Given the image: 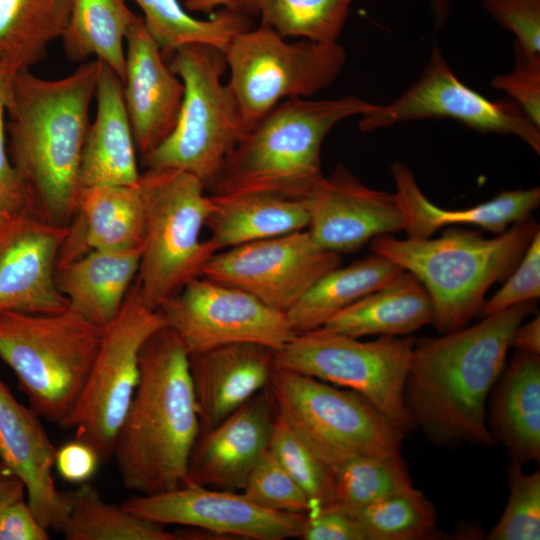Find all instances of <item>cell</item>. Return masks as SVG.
I'll return each mask as SVG.
<instances>
[{"label": "cell", "instance_id": "obj_1", "mask_svg": "<svg viewBox=\"0 0 540 540\" xmlns=\"http://www.w3.org/2000/svg\"><path fill=\"white\" fill-rule=\"evenodd\" d=\"M536 304L513 306L439 337L415 338L403 389L412 428L439 446H492L488 396L504 369L516 329Z\"/></svg>", "mask_w": 540, "mask_h": 540}, {"label": "cell", "instance_id": "obj_2", "mask_svg": "<svg viewBox=\"0 0 540 540\" xmlns=\"http://www.w3.org/2000/svg\"><path fill=\"white\" fill-rule=\"evenodd\" d=\"M100 63H82L60 79L19 71L6 104L7 152L33 212L68 227L76 210L79 170Z\"/></svg>", "mask_w": 540, "mask_h": 540}, {"label": "cell", "instance_id": "obj_3", "mask_svg": "<svg viewBox=\"0 0 540 540\" xmlns=\"http://www.w3.org/2000/svg\"><path fill=\"white\" fill-rule=\"evenodd\" d=\"M139 367L113 458L128 490L151 495L184 484L200 422L189 354L174 331L164 326L147 339Z\"/></svg>", "mask_w": 540, "mask_h": 540}, {"label": "cell", "instance_id": "obj_4", "mask_svg": "<svg viewBox=\"0 0 540 540\" xmlns=\"http://www.w3.org/2000/svg\"><path fill=\"white\" fill-rule=\"evenodd\" d=\"M378 105L356 95L286 99L243 134L206 191L304 199L324 176L321 148L328 133Z\"/></svg>", "mask_w": 540, "mask_h": 540}, {"label": "cell", "instance_id": "obj_5", "mask_svg": "<svg viewBox=\"0 0 540 540\" xmlns=\"http://www.w3.org/2000/svg\"><path fill=\"white\" fill-rule=\"evenodd\" d=\"M538 231L529 217L493 238L462 228L426 239L382 235L371 241V251L423 284L432 302V325L445 334L467 326L480 312L488 289L509 277Z\"/></svg>", "mask_w": 540, "mask_h": 540}, {"label": "cell", "instance_id": "obj_6", "mask_svg": "<svg viewBox=\"0 0 540 540\" xmlns=\"http://www.w3.org/2000/svg\"><path fill=\"white\" fill-rule=\"evenodd\" d=\"M103 329L67 308L56 313L0 312V359L41 418L59 427L84 389Z\"/></svg>", "mask_w": 540, "mask_h": 540}, {"label": "cell", "instance_id": "obj_7", "mask_svg": "<svg viewBox=\"0 0 540 540\" xmlns=\"http://www.w3.org/2000/svg\"><path fill=\"white\" fill-rule=\"evenodd\" d=\"M138 187L145 225L136 282L144 303L158 310L217 253L201 238L213 202L204 183L181 170L146 169Z\"/></svg>", "mask_w": 540, "mask_h": 540}, {"label": "cell", "instance_id": "obj_8", "mask_svg": "<svg viewBox=\"0 0 540 540\" xmlns=\"http://www.w3.org/2000/svg\"><path fill=\"white\" fill-rule=\"evenodd\" d=\"M170 68L184 84L176 125L156 148L142 156L146 169H176L199 178L206 189L246 132L222 76L223 51L203 43L178 47Z\"/></svg>", "mask_w": 540, "mask_h": 540}, {"label": "cell", "instance_id": "obj_9", "mask_svg": "<svg viewBox=\"0 0 540 540\" xmlns=\"http://www.w3.org/2000/svg\"><path fill=\"white\" fill-rule=\"evenodd\" d=\"M223 54L230 71L226 85L246 132L280 102L330 86L347 58L338 43L287 42L261 22L234 36Z\"/></svg>", "mask_w": 540, "mask_h": 540}, {"label": "cell", "instance_id": "obj_10", "mask_svg": "<svg viewBox=\"0 0 540 540\" xmlns=\"http://www.w3.org/2000/svg\"><path fill=\"white\" fill-rule=\"evenodd\" d=\"M268 389L277 412L333 471L357 456L401 449L406 434L355 391L278 367Z\"/></svg>", "mask_w": 540, "mask_h": 540}, {"label": "cell", "instance_id": "obj_11", "mask_svg": "<svg viewBox=\"0 0 540 540\" xmlns=\"http://www.w3.org/2000/svg\"><path fill=\"white\" fill-rule=\"evenodd\" d=\"M415 337L379 336L360 341L318 328L296 334L275 351V367L355 391L398 429H412L403 401Z\"/></svg>", "mask_w": 540, "mask_h": 540}, {"label": "cell", "instance_id": "obj_12", "mask_svg": "<svg viewBox=\"0 0 540 540\" xmlns=\"http://www.w3.org/2000/svg\"><path fill=\"white\" fill-rule=\"evenodd\" d=\"M166 326L159 310L148 307L135 280L116 318L103 329L101 344L81 396L60 426L91 446L101 464L113 459L114 443L135 394L140 352L147 339Z\"/></svg>", "mask_w": 540, "mask_h": 540}, {"label": "cell", "instance_id": "obj_13", "mask_svg": "<svg viewBox=\"0 0 540 540\" xmlns=\"http://www.w3.org/2000/svg\"><path fill=\"white\" fill-rule=\"evenodd\" d=\"M158 310L189 355L242 342L277 351L296 335L285 313L204 276L189 281Z\"/></svg>", "mask_w": 540, "mask_h": 540}, {"label": "cell", "instance_id": "obj_14", "mask_svg": "<svg viewBox=\"0 0 540 540\" xmlns=\"http://www.w3.org/2000/svg\"><path fill=\"white\" fill-rule=\"evenodd\" d=\"M456 120L483 133L513 135L540 153V128L512 99L492 101L469 88L454 74L439 47L434 46L422 74L388 105L361 117L363 132L421 119Z\"/></svg>", "mask_w": 540, "mask_h": 540}, {"label": "cell", "instance_id": "obj_15", "mask_svg": "<svg viewBox=\"0 0 540 540\" xmlns=\"http://www.w3.org/2000/svg\"><path fill=\"white\" fill-rule=\"evenodd\" d=\"M341 255L318 246L307 229L215 253L201 276L239 288L287 313Z\"/></svg>", "mask_w": 540, "mask_h": 540}, {"label": "cell", "instance_id": "obj_16", "mask_svg": "<svg viewBox=\"0 0 540 540\" xmlns=\"http://www.w3.org/2000/svg\"><path fill=\"white\" fill-rule=\"evenodd\" d=\"M122 506L165 526L180 525L252 540L297 538L305 517V514L266 509L241 492L190 483L156 494L132 496Z\"/></svg>", "mask_w": 540, "mask_h": 540}, {"label": "cell", "instance_id": "obj_17", "mask_svg": "<svg viewBox=\"0 0 540 540\" xmlns=\"http://www.w3.org/2000/svg\"><path fill=\"white\" fill-rule=\"evenodd\" d=\"M303 200L312 239L340 255L404 230L405 218L395 194L366 186L343 165L323 176Z\"/></svg>", "mask_w": 540, "mask_h": 540}, {"label": "cell", "instance_id": "obj_18", "mask_svg": "<svg viewBox=\"0 0 540 540\" xmlns=\"http://www.w3.org/2000/svg\"><path fill=\"white\" fill-rule=\"evenodd\" d=\"M67 227L30 211L8 215L0 223V312L56 313L68 301L56 282V269Z\"/></svg>", "mask_w": 540, "mask_h": 540}, {"label": "cell", "instance_id": "obj_19", "mask_svg": "<svg viewBox=\"0 0 540 540\" xmlns=\"http://www.w3.org/2000/svg\"><path fill=\"white\" fill-rule=\"evenodd\" d=\"M276 405L268 386L209 430L192 449L184 483L241 492L268 449Z\"/></svg>", "mask_w": 540, "mask_h": 540}, {"label": "cell", "instance_id": "obj_20", "mask_svg": "<svg viewBox=\"0 0 540 540\" xmlns=\"http://www.w3.org/2000/svg\"><path fill=\"white\" fill-rule=\"evenodd\" d=\"M123 95L137 151L141 157L173 131L184 97V84L166 63L142 16L125 38Z\"/></svg>", "mask_w": 540, "mask_h": 540}, {"label": "cell", "instance_id": "obj_21", "mask_svg": "<svg viewBox=\"0 0 540 540\" xmlns=\"http://www.w3.org/2000/svg\"><path fill=\"white\" fill-rule=\"evenodd\" d=\"M40 418L0 379V458L23 481L26 501L37 520L48 530L60 532L67 504L53 478L57 447Z\"/></svg>", "mask_w": 540, "mask_h": 540}, {"label": "cell", "instance_id": "obj_22", "mask_svg": "<svg viewBox=\"0 0 540 540\" xmlns=\"http://www.w3.org/2000/svg\"><path fill=\"white\" fill-rule=\"evenodd\" d=\"M275 350L242 342L189 355L200 433L211 429L266 388Z\"/></svg>", "mask_w": 540, "mask_h": 540}, {"label": "cell", "instance_id": "obj_23", "mask_svg": "<svg viewBox=\"0 0 540 540\" xmlns=\"http://www.w3.org/2000/svg\"><path fill=\"white\" fill-rule=\"evenodd\" d=\"M99 61V60H98ZM96 115L82 150L80 190L91 186H138L136 144L125 106L122 79L99 61Z\"/></svg>", "mask_w": 540, "mask_h": 540}, {"label": "cell", "instance_id": "obj_24", "mask_svg": "<svg viewBox=\"0 0 540 540\" xmlns=\"http://www.w3.org/2000/svg\"><path fill=\"white\" fill-rule=\"evenodd\" d=\"M395 197L405 218L407 238L426 239L445 226L468 224L496 235L529 217L540 205V188L503 190L489 201L460 209L434 204L423 193L405 164L391 165Z\"/></svg>", "mask_w": 540, "mask_h": 540}, {"label": "cell", "instance_id": "obj_25", "mask_svg": "<svg viewBox=\"0 0 540 540\" xmlns=\"http://www.w3.org/2000/svg\"><path fill=\"white\" fill-rule=\"evenodd\" d=\"M144 202L136 186H91L80 190L61 245L57 267L95 250L142 246Z\"/></svg>", "mask_w": 540, "mask_h": 540}, {"label": "cell", "instance_id": "obj_26", "mask_svg": "<svg viewBox=\"0 0 540 540\" xmlns=\"http://www.w3.org/2000/svg\"><path fill=\"white\" fill-rule=\"evenodd\" d=\"M487 401V426L495 441L522 464L540 459V355L517 350Z\"/></svg>", "mask_w": 540, "mask_h": 540}, {"label": "cell", "instance_id": "obj_27", "mask_svg": "<svg viewBox=\"0 0 540 540\" xmlns=\"http://www.w3.org/2000/svg\"><path fill=\"white\" fill-rule=\"evenodd\" d=\"M142 246L95 250L58 266V289L68 308L106 328L120 312L140 266Z\"/></svg>", "mask_w": 540, "mask_h": 540}, {"label": "cell", "instance_id": "obj_28", "mask_svg": "<svg viewBox=\"0 0 540 540\" xmlns=\"http://www.w3.org/2000/svg\"><path fill=\"white\" fill-rule=\"evenodd\" d=\"M433 322V307L423 284L403 270L383 287L367 294L329 319L323 330L360 338L408 336Z\"/></svg>", "mask_w": 540, "mask_h": 540}, {"label": "cell", "instance_id": "obj_29", "mask_svg": "<svg viewBox=\"0 0 540 540\" xmlns=\"http://www.w3.org/2000/svg\"><path fill=\"white\" fill-rule=\"evenodd\" d=\"M210 196L213 208L205 228L216 252L304 230L309 224L303 199L264 194Z\"/></svg>", "mask_w": 540, "mask_h": 540}, {"label": "cell", "instance_id": "obj_30", "mask_svg": "<svg viewBox=\"0 0 540 540\" xmlns=\"http://www.w3.org/2000/svg\"><path fill=\"white\" fill-rule=\"evenodd\" d=\"M73 0H0V77L11 92L15 75L45 59L62 38Z\"/></svg>", "mask_w": 540, "mask_h": 540}, {"label": "cell", "instance_id": "obj_31", "mask_svg": "<svg viewBox=\"0 0 540 540\" xmlns=\"http://www.w3.org/2000/svg\"><path fill=\"white\" fill-rule=\"evenodd\" d=\"M402 271L393 261L374 253L348 266L340 265L319 278L286 313L288 323L296 334L318 329Z\"/></svg>", "mask_w": 540, "mask_h": 540}, {"label": "cell", "instance_id": "obj_32", "mask_svg": "<svg viewBox=\"0 0 540 540\" xmlns=\"http://www.w3.org/2000/svg\"><path fill=\"white\" fill-rule=\"evenodd\" d=\"M125 0H73L62 36L67 58L86 62L90 57L125 75V38L137 19Z\"/></svg>", "mask_w": 540, "mask_h": 540}, {"label": "cell", "instance_id": "obj_33", "mask_svg": "<svg viewBox=\"0 0 540 540\" xmlns=\"http://www.w3.org/2000/svg\"><path fill=\"white\" fill-rule=\"evenodd\" d=\"M133 1L142 10L145 27L165 58L178 47L192 43L209 44L223 51L234 36L252 28V18L234 0L206 20L191 16L178 0Z\"/></svg>", "mask_w": 540, "mask_h": 540}, {"label": "cell", "instance_id": "obj_34", "mask_svg": "<svg viewBox=\"0 0 540 540\" xmlns=\"http://www.w3.org/2000/svg\"><path fill=\"white\" fill-rule=\"evenodd\" d=\"M66 519L61 533L66 540H176L165 525L126 510L122 504L106 502L89 483L63 492Z\"/></svg>", "mask_w": 540, "mask_h": 540}, {"label": "cell", "instance_id": "obj_35", "mask_svg": "<svg viewBox=\"0 0 540 540\" xmlns=\"http://www.w3.org/2000/svg\"><path fill=\"white\" fill-rule=\"evenodd\" d=\"M356 0H234L250 18L283 38L296 37L320 43H338L350 8Z\"/></svg>", "mask_w": 540, "mask_h": 540}, {"label": "cell", "instance_id": "obj_36", "mask_svg": "<svg viewBox=\"0 0 540 540\" xmlns=\"http://www.w3.org/2000/svg\"><path fill=\"white\" fill-rule=\"evenodd\" d=\"M413 487L400 451L351 458L334 470V503L354 511Z\"/></svg>", "mask_w": 540, "mask_h": 540}, {"label": "cell", "instance_id": "obj_37", "mask_svg": "<svg viewBox=\"0 0 540 540\" xmlns=\"http://www.w3.org/2000/svg\"><path fill=\"white\" fill-rule=\"evenodd\" d=\"M347 512L358 522L366 540H424L433 538L437 531L433 503L414 487Z\"/></svg>", "mask_w": 540, "mask_h": 540}, {"label": "cell", "instance_id": "obj_38", "mask_svg": "<svg viewBox=\"0 0 540 540\" xmlns=\"http://www.w3.org/2000/svg\"><path fill=\"white\" fill-rule=\"evenodd\" d=\"M269 450L310 500L307 514L334 503V471L277 412Z\"/></svg>", "mask_w": 540, "mask_h": 540}, {"label": "cell", "instance_id": "obj_39", "mask_svg": "<svg viewBox=\"0 0 540 540\" xmlns=\"http://www.w3.org/2000/svg\"><path fill=\"white\" fill-rule=\"evenodd\" d=\"M507 505L488 535L490 540H538L540 538V472L526 473L512 461Z\"/></svg>", "mask_w": 540, "mask_h": 540}, {"label": "cell", "instance_id": "obj_40", "mask_svg": "<svg viewBox=\"0 0 540 540\" xmlns=\"http://www.w3.org/2000/svg\"><path fill=\"white\" fill-rule=\"evenodd\" d=\"M241 493L266 509L307 514L310 500L269 448L250 472Z\"/></svg>", "mask_w": 540, "mask_h": 540}, {"label": "cell", "instance_id": "obj_41", "mask_svg": "<svg viewBox=\"0 0 540 540\" xmlns=\"http://www.w3.org/2000/svg\"><path fill=\"white\" fill-rule=\"evenodd\" d=\"M540 296V231L536 233L519 263L504 285L487 301L480 312L493 315L513 306L536 301Z\"/></svg>", "mask_w": 540, "mask_h": 540}, {"label": "cell", "instance_id": "obj_42", "mask_svg": "<svg viewBox=\"0 0 540 540\" xmlns=\"http://www.w3.org/2000/svg\"><path fill=\"white\" fill-rule=\"evenodd\" d=\"M513 48V69L495 75L491 86L506 92L529 120L540 128V54L527 52L515 42Z\"/></svg>", "mask_w": 540, "mask_h": 540}, {"label": "cell", "instance_id": "obj_43", "mask_svg": "<svg viewBox=\"0 0 540 540\" xmlns=\"http://www.w3.org/2000/svg\"><path fill=\"white\" fill-rule=\"evenodd\" d=\"M486 11L516 37L525 51L540 54V0H483Z\"/></svg>", "mask_w": 540, "mask_h": 540}, {"label": "cell", "instance_id": "obj_44", "mask_svg": "<svg viewBox=\"0 0 540 540\" xmlns=\"http://www.w3.org/2000/svg\"><path fill=\"white\" fill-rule=\"evenodd\" d=\"M297 538L302 540H366L355 518L347 511L330 505L305 514Z\"/></svg>", "mask_w": 540, "mask_h": 540}, {"label": "cell", "instance_id": "obj_45", "mask_svg": "<svg viewBox=\"0 0 540 540\" xmlns=\"http://www.w3.org/2000/svg\"><path fill=\"white\" fill-rule=\"evenodd\" d=\"M9 97L10 92L0 77V206L8 215L22 211L34 213L30 198L12 166L7 152L4 113Z\"/></svg>", "mask_w": 540, "mask_h": 540}, {"label": "cell", "instance_id": "obj_46", "mask_svg": "<svg viewBox=\"0 0 540 540\" xmlns=\"http://www.w3.org/2000/svg\"><path fill=\"white\" fill-rule=\"evenodd\" d=\"M100 459L87 443L75 439L57 448L54 468L70 483H86L97 471Z\"/></svg>", "mask_w": 540, "mask_h": 540}, {"label": "cell", "instance_id": "obj_47", "mask_svg": "<svg viewBox=\"0 0 540 540\" xmlns=\"http://www.w3.org/2000/svg\"><path fill=\"white\" fill-rule=\"evenodd\" d=\"M50 535L35 517L27 501L9 505L0 517V540H48Z\"/></svg>", "mask_w": 540, "mask_h": 540}, {"label": "cell", "instance_id": "obj_48", "mask_svg": "<svg viewBox=\"0 0 540 540\" xmlns=\"http://www.w3.org/2000/svg\"><path fill=\"white\" fill-rule=\"evenodd\" d=\"M25 493L23 481L0 458V517L9 505L24 499Z\"/></svg>", "mask_w": 540, "mask_h": 540}, {"label": "cell", "instance_id": "obj_49", "mask_svg": "<svg viewBox=\"0 0 540 540\" xmlns=\"http://www.w3.org/2000/svg\"><path fill=\"white\" fill-rule=\"evenodd\" d=\"M512 346L517 350L540 355V316L527 323L523 322L516 329Z\"/></svg>", "mask_w": 540, "mask_h": 540}, {"label": "cell", "instance_id": "obj_50", "mask_svg": "<svg viewBox=\"0 0 540 540\" xmlns=\"http://www.w3.org/2000/svg\"><path fill=\"white\" fill-rule=\"evenodd\" d=\"M232 0H185L184 7L188 12L212 14L215 10L227 6Z\"/></svg>", "mask_w": 540, "mask_h": 540}, {"label": "cell", "instance_id": "obj_51", "mask_svg": "<svg viewBox=\"0 0 540 540\" xmlns=\"http://www.w3.org/2000/svg\"><path fill=\"white\" fill-rule=\"evenodd\" d=\"M431 12L437 28H442L449 20L451 14L450 0H429Z\"/></svg>", "mask_w": 540, "mask_h": 540}, {"label": "cell", "instance_id": "obj_52", "mask_svg": "<svg viewBox=\"0 0 540 540\" xmlns=\"http://www.w3.org/2000/svg\"><path fill=\"white\" fill-rule=\"evenodd\" d=\"M8 216L0 206V223Z\"/></svg>", "mask_w": 540, "mask_h": 540}]
</instances>
